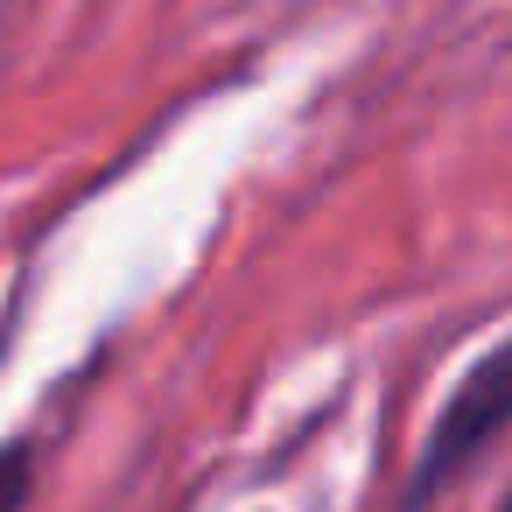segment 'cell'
Wrapping results in <instances>:
<instances>
[{
    "instance_id": "cell-1",
    "label": "cell",
    "mask_w": 512,
    "mask_h": 512,
    "mask_svg": "<svg viewBox=\"0 0 512 512\" xmlns=\"http://www.w3.org/2000/svg\"><path fill=\"white\" fill-rule=\"evenodd\" d=\"M505 428H512V337H498V344L449 386V400H442V414L428 421V442H421V456H414V477H407L400 512H428L463 470H477V463L498 449Z\"/></svg>"
},
{
    "instance_id": "cell-2",
    "label": "cell",
    "mask_w": 512,
    "mask_h": 512,
    "mask_svg": "<svg viewBox=\"0 0 512 512\" xmlns=\"http://www.w3.org/2000/svg\"><path fill=\"white\" fill-rule=\"evenodd\" d=\"M36 498V463L22 442H0V512H29Z\"/></svg>"
},
{
    "instance_id": "cell-3",
    "label": "cell",
    "mask_w": 512,
    "mask_h": 512,
    "mask_svg": "<svg viewBox=\"0 0 512 512\" xmlns=\"http://www.w3.org/2000/svg\"><path fill=\"white\" fill-rule=\"evenodd\" d=\"M498 512H512V491H505V498H498Z\"/></svg>"
}]
</instances>
